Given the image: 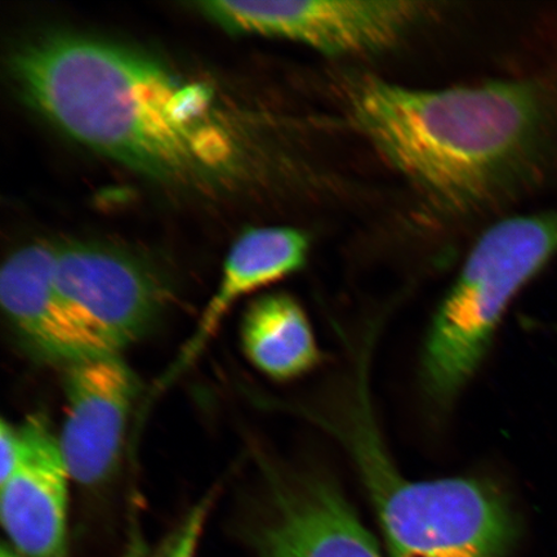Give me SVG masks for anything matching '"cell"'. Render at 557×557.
Wrapping results in <instances>:
<instances>
[{"mask_svg":"<svg viewBox=\"0 0 557 557\" xmlns=\"http://www.w3.org/2000/svg\"><path fill=\"white\" fill-rule=\"evenodd\" d=\"M343 94L360 134L443 212L557 193V51L518 78L418 89L361 74Z\"/></svg>","mask_w":557,"mask_h":557,"instance_id":"obj_1","label":"cell"},{"mask_svg":"<svg viewBox=\"0 0 557 557\" xmlns=\"http://www.w3.org/2000/svg\"><path fill=\"white\" fill-rule=\"evenodd\" d=\"M11 75L21 99L62 134L164 184L207 186L247 165V143L212 90L134 48L41 34L12 53Z\"/></svg>","mask_w":557,"mask_h":557,"instance_id":"obj_2","label":"cell"},{"mask_svg":"<svg viewBox=\"0 0 557 557\" xmlns=\"http://www.w3.org/2000/svg\"><path fill=\"white\" fill-rule=\"evenodd\" d=\"M345 433L372 497L389 557H504L517 518L486 480L403 478L383 448L364 388Z\"/></svg>","mask_w":557,"mask_h":557,"instance_id":"obj_3","label":"cell"},{"mask_svg":"<svg viewBox=\"0 0 557 557\" xmlns=\"http://www.w3.org/2000/svg\"><path fill=\"white\" fill-rule=\"evenodd\" d=\"M557 256V206L487 227L437 309L423 351V382L449 400L485 357L508 305Z\"/></svg>","mask_w":557,"mask_h":557,"instance_id":"obj_4","label":"cell"},{"mask_svg":"<svg viewBox=\"0 0 557 557\" xmlns=\"http://www.w3.org/2000/svg\"><path fill=\"white\" fill-rule=\"evenodd\" d=\"M199 11L228 32L263 35L330 55L381 52L398 45L428 15L420 2H203Z\"/></svg>","mask_w":557,"mask_h":557,"instance_id":"obj_5","label":"cell"},{"mask_svg":"<svg viewBox=\"0 0 557 557\" xmlns=\"http://www.w3.org/2000/svg\"><path fill=\"white\" fill-rule=\"evenodd\" d=\"M53 283L76 318L115 354L154 329L169 299L148 264L94 243L55 247Z\"/></svg>","mask_w":557,"mask_h":557,"instance_id":"obj_6","label":"cell"},{"mask_svg":"<svg viewBox=\"0 0 557 557\" xmlns=\"http://www.w3.org/2000/svg\"><path fill=\"white\" fill-rule=\"evenodd\" d=\"M66 418L59 437L74 482L100 485L120 459L132 406L135 374L117 354H103L65 367Z\"/></svg>","mask_w":557,"mask_h":557,"instance_id":"obj_7","label":"cell"},{"mask_svg":"<svg viewBox=\"0 0 557 557\" xmlns=\"http://www.w3.org/2000/svg\"><path fill=\"white\" fill-rule=\"evenodd\" d=\"M268 506L248 534L259 557H382L377 543L329 479L277 480Z\"/></svg>","mask_w":557,"mask_h":557,"instance_id":"obj_8","label":"cell"},{"mask_svg":"<svg viewBox=\"0 0 557 557\" xmlns=\"http://www.w3.org/2000/svg\"><path fill=\"white\" fill-rule=\"evenodd\" d=\"M23 455L0 483V518L12 546L24 557H69V480L59 437L41 417L23 426Z\"/></svg>","mask_w":557,"mask_h":557,"instance_id":"obj_9","label":"cell"},{"mask_svg":"<svg viewBox=\"0 0 557 557\" xmlns=\"http://www.w3.org/2000/svg\"><path fill=\"white\" fill-rule=\"evenodd\" d=\"M55 246L16 250L0 274V302L13 330L41 359L64 367L111 352L62 299L53 283Z\"/></svg>","mask_w":557,"mask_h":557,"instance_id":"obj_10","label":"cell"},{"mask_svg":"<svg viewBox=\"0 0 557 557\" xmlns=\"http://www.w3.org/2000/svg\"><path fill=\"white\" fill-rule=\"evenodd\" d=\"M310 247L309 235L298 228L259 227L244 233L230 250L218 290L201 312L191 336L158 381L157 393L169 387L199 358L239 299L301 269Z\"/></svg>","mask_w":557,"mask_h":557,"instance_id":"obj_11","label":"cell"},{"mask_svg":"<svg viewBox=\"0 0 557 557\" xmlns=\"http://www.w3.org/2000/svg\"><path fill=\"white\" fill-rule=\"evenodd\" d=\"M242 345L250 363L275 380L299 377L320 361L308 317L296 299L284 294L250 304L243 318Z\"/></svg>","mask_w":557,"mask_h":557,"instance_id":"obj_12","label":"cell"},{"mask_svg":"<svg viewBox=\"0 0 557 557\" xmlns=\"http://www.w3.org/2000/svg\"><path fill=\"white\" fill-rule=\"evenodd\" d=\"M213 499L214 493H209L198 505H195L158 548L154 557H197Z\"/></svg>","mask_w":557,"mask_h":557,"instance_id":"obj_13","label":"cell"},{"mask_svg":"<svg viewBox=\"0 0 557 557\" xmlns=\"http://www.w3.org/2000/svg\"><path fill=\"white\" fill-rule=\"evenodd\" d=\"M23 431L21 426L2 421L0 424V483L5 482L15 471L23 455Z\"/></svg>","mask_w":557,"mask_h":557,"instance_id":"obj_14","label":"cell"},{"mask_svg":"<svg viewBox=\"0 0 557 557\" xmlns=\"http://www.w3.org/2000/svg\"><path fill=\"white\" fill-rule=\"evenodd\" d=\"M0 557H21V556L18 554H16L15 552H11V549L3 547L2 555H0Z\"/></svg>","mask_w":557,"mask_h":557,"instance_id":"obj_15","label":"cell"}]
</instances>
